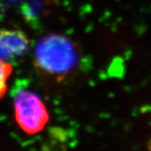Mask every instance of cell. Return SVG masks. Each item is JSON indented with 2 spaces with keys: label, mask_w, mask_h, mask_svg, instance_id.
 Returning a JSON list of instances; mask_svg holds the SVG:
<instances>
[{
  "label": "cell",
  "mask_w": 151,
  "mask_h": 151,
  "mask_svg": "<svg viewBox=\"0 0 151 151\" xmlns=\"http://www.w3.org/2000/svg\"><path fill=\"white\" fill-rule=\"evenodd\" d=\"M27 37L19 31L0 29V53L6 56L22 55L28 47Z\"/></svg>",
  "instance_id": "3"
},
{
  "label": "cell",
  "mask_w": 151,
  "mask_h": 151,
  "mask_svg": "<svg viewBox=\"0 0 151 151\" xmlns=\"http://www.w3.org/2000/svg\"><path fill=\"white\" fill-rule=\"evenodd\" d=\"M14 119L19 128L26 134L41 132L50 120L45 104L35 92L19 90L14 98Z\"/></svg>",
  "instance_id": "1"
},
{
  "label": "cell",
  "mask_w": 151,
  "mask_h": 151,
  "mask_svg": "<svg viewBox=\"0 0 151 151\" xmlns=\"http://www.w3.org/2000/svg\"><path fill=\"white\" fill-rule=\"evenodd\" d=\"M54 52L45 43L40 50L41 66L55 74H65L75 66L76 54L72 45L64 39H54L51 42Z\"/></svg>",
  "instance_id": "2"
},
{
  "label": "cell",
  "mask_w": 151,
  "mask_h": 151,
  "mask_svg": "<svg viewBox=\"0 0 151 151\" xmlns=\"http://www.w3.org/2000/svg\"><path fill=\"white\" fill-rule=\"evenodd\" d=\"M13 73V66L7 60L0 57V99L8 92L9 80Z\"/></svg>",
  "instance_id": "4"
}]
</instances>
